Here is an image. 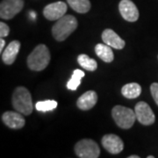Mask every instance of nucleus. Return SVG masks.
Returning <instances> with one entry per match:
<instances>
[{"instance_id": "1", "label": "nucleus", "mask_w": 158, "mask_h": 158, "mask_svg": "<svg viewBox=\"0 0 158 158\" xmlns=\"http://www.w3.org/2000/svg\"><path fill=\"white\" fill-rule=\"evenodd\" d=\"M50 59V52L48 47L44 44H40L27 57L28 68L34 71H41L48 67Z\"/></svg>"}, {"instance_id": "2", "label": "nucleus", "mask_w": 158, "mask_h": 158, "mask_svg": "<svg viewBox=\"0 0 158 158\" xmlns=\"http://www.w3.org/2000/svg\"><path fill=\"white\" fill-rule=\"evenodd\" d=\"M77 27V19L72 15H64L52 27L53 37L57 41H63Z\"/></svg>"}, {"instance_id": "3", "label": "nucleus", "mask_w": 158, "mask_h": 158, "mask_svg": "<svg viewBox=\"0 0 158 158\" xmlns=\"http://www.w3.org/2000/svg\"><path fill=\"white\" fill-rule=\"evenodd\" d=\"M12 106L22 113L23 115H30L33 112V101L29 90L23 87H17L12 94Z\"/></svg>"}, {"instance_id": "4", "label": "nucleus", "mask_w": 158, "mask_h": 158, "mask_svg": "<svg viewBox=\"0 0 158 158\" xmlns=\"http://www.w3.org/2000/svg\"><path fill=\"white\" fill-rule=\"evenodd\" d=\"M112 115L115 123L123 129L131 128L136 119L135 112L123 106H114L112 110Z\"/></svg>"}, {"instance_id": "5", "label": "nucleus", "mask_w": 158, "mask_h": 158, "mask_svg": "<svg viewBox=\"0 0 158 158\" xmlns=\"http://www.w3.org/2000/svg\"><path fill=\"white\" fill-rule=\"evenodd\" d=\"M76 155L80 158H98L100 148L96 142L90 139H83L75 145Z\"/></svg>"}, {"instance_id": "6", "label": "nucleus", "mask_w": 158, "mask_h": 158, "mask_svg": "<svg viewBox=\"0 0 158 158\" xmlns=\"http://www.w3.org/2000/svg\"><path fill=\"white\" fill-rule=\"evenodd\" d=\"M23 7V0H2L0 4V17L3 19H11L22 10Z\"/></svg>"}, {"instance_id": "7", "label": "nucleus", "mask_w": 158, "mask_h": 158, "mask_svg": "<svg viewBox=\"0 0 158 158\" xmlns=\"http://www.w3.org/2000/svg\"><path fill=\"white\" fill-rule=\"evenodd\" d=\"M136 119L144 126H150L155 123L156 116L151 107L146 102L141 101L137 103L135 107Z\"/></svg>"}, {"instance_id": "8", "label": "nucleus", "mask_w": 158, "mask_h": 158, "mask_svg": "<svg viewBox=\"0 0 158 158\" xmlns=\"http://www.w3.org/2000/svg\"><path fill=\"white\" fill-rule=\"evenodd\" d=\"M67 10L68 7L66 3L58 1L46 6L43 10V15L48 20H58L66 14Z\"/></svg>"}, {"instance_id": "9", "label": "nucleus", "mask_w": 158, "mask_h": 158, "mask_svg": "<svg viewBox=\"0 0 158 158\" xmlns=\"http://www.w3.org/2000/svg\"><path fill=\"white\" fill-rule=\"evenodd\" d=\"M118 11L122 18L127 21L135 22L139 19L138 8L131 0H121L118 4Z\"/></svg>"}, {"instance_id": "10", "label": "nucleus", "mask_w": 158, "mask_h": 158, "mask_svg": "<svg viewBox=\"0 0 158 158\" xmlns=\"http://www.w3.org/2000/svg\"><path fill=\"white\" fill-rule=\"evenodd\" d=\"M101 142L105 149L113 155H117L121 152L124 148L123 141L118 135L113 134L104 135V137L102 138Z\"/></svg>"}, {"instance_id": "11", "label": "nucleus", "mask_w": 158, "mask_h": 158, "mask_svg": "<svg viewBox=\"0 0 158 158\" xmlns=\"http://www.w3.org/2000/svg\"><path fill=\"white\" fill-rule=\"evenodd\" d=\"M2 120L5 124L12 129H20L26 124V120L22 113L19 112L8 111L2 115Z\"/></svg>"}, {"instance_id": "12", "label": "nucleus", "mask_w": 158, "mask_h": 158, "mask_svg": "<svg viewBox=\"0 0 158 158\" xmlns=\"http://www.w3.org/2000/svg\"><path fill=\"white\" fill-rule=\"evenodd\" d=\"M102 40L106 44L115 49H122L126 44L124 40L121 39L113 30L109 28L104 30L102 33Z\"/></svg>"}, {"instance_id": "13", "label": "nucleus", "mask_w": 158, "mask_h": 158, "mask_svg": "<svg viewBox=\"0 0 158 158\" xmlns=\"http://www.w3.org/2000/svg\"><path fill=\"white\" fill-rule=\"evenodd\" d=\"M98 101V95L94 90H88L84 93L77 101V106L80 110L88 111L95 106Z\"/></svg>"}, {"instance_id": "14", "label": "nucleus", "mask_w": 158, "mask_h": 158, "mask_svg": "<svg viewBox=\"0 0 158 158\" xmlns=\"http://www.w3.org/2000/svg\"><path fill=\"white\" fill-rule=\"evenodd\" d=\"M20 48V42L19 40H12L9 43V45L6 47V48L4 50V53L2 54V61L4 63L7 65H11L15 62L16 57L19 52Z\"/></svg>"}, {"instance_id": "15", "label": "nucleus", "mask_w": 158, "mask_h": 158, "mask_svg": "<svg viewBox=\"0 0 158 158\" xmlns=\"http://www.w3.org/2000/svg\"><path fill=\"white\" fill-rule=\"evenodd\" d=\"M95 53L98 56L105 62H112L114 59V55L110 46L107 44L98 43L95 47Z\"/></svg>"}, {"instance_id": "16", "label": "nucleus", "mask_w": 158, "mask_h": 158, "mask_svg": "<svg viewBox=\"0 0 158 158\" xmlns=\"http://www.w3.org/2000/svg\"><path fill=\"white\" fill-rule=\"evenodd\" d=\"M121 93L126 98L134 99L141 95V87L137 83H130L125 85L121 89Z\"/></svg>"}, {"instance_id": "17", "label": "nucleus", "mask_w": 158, "mask_h": 158, "mask_svg": "<svg viewBox=\"0 0 158 158\" xmlns=\"http://www.w3.org/2000/svg\"><path fill=\"white\" fill-rule=\"evenodd\" d=\"M69 6L78 13H86L90 11V0H67Z\"/></svg>"}, {"instance_id": "18", "label": "nucleus", "mask_w": 158, "mask_h": 158, "mask_svg": "<svg viewBox=\"0 0 158 158\" xmlns=\"http://www.w3.org/2000/svg\"><path fill=\"white\" fill-rule=\"evenodd\" d=\"M77 62L82 68L88 71H94L98 68V62L85 54L79 55L77 56Z\"/></svg>"}, {"instance_id": "19", "label": "nucleus", "mask_w": 158, "mask_h": 158, "mask_svg": "<svg viewBox=\"0 0 158 158\" xmlns=\"http://www.w3.org/2000/svg\"><path fill=\"white\" fill-rule=\"evenodd\" d=\"M85 77V72L81 69H75L73 74L71 76V78L69 79L67 83V88L70 90H76L81 84V80Z\"/></svg>"}, {"instance_id": "20", "label": "nucleus", "mask_w": 158, "mask_h": 158, "mask_svg": "<svg viewBox=\"0 0 158 158\" xmlns=\"http://www.w3.org/2000/svg\"><path fill=\"white\" fill-rule=\"evenodd\" d=\"M57 102L55 100H44V101H39L36 103L35 108L39 112H49L53 111L54 109L57 107Z\"/></svg>"}, {"instance_id": "21", "label": "nucleus", "mask_w": 158, "mask_h": 158, "mask_svg": "<svg viewBox=\"0 0 158 158\" xmlns=\"http://www.w3.org/2000/svg\"><path fill=\"white\" fill-rule=\"evenodd\" d=\"M150 91H151V95L154 100L158 106V83H153L152 85H150Z\"/></svg>"}, {"instance_id": "22", "label": "nucleus", "mask_w": 158, "mask_h": 158, "mask_svg": "<svg viewBox=\"0 0 158 158\" xmlns=\"http://www.w3.org/2000/svg\"><path fill=\"white\" fill-rule=\"evenodd\" d=\"M9 33H10V27L6 25V23H0V37L1 38L6 37V36H8Z\"/></svg>"}, {"instance_id": "23", "label": "nucleus", "mask_w": 158, "mask_h": 158, "mask_svg": "<svg viewBox=\"0 0 158 158\" xmlns=\"http://www.w3.org/2000/svg\"><path fill=\"white\" fill-rule=\"evenodd\" d=\"M6 45V41L4 38H1L0 39V52H3V49H4V47Z\"/></svg>"}, {"instance_id": "24", "label": "nucleus", "mask_w": 158, "mask_h": 158, "mask_svg": "<svg viewBox=\"0 0 158 158\" xmlns=\"http://www.w3.org/2000/svg\"><path fill=\"white\" fill-rule=\"evenodd\" d=\"M140 157V156H128V158H139Z\"/></svg>"}, {"instance_id": "25", "label": "nucleus", "mask_w": 158, "mask_h": 158, "mask_svg": "<svg viewBox=\"0 0 158 158\" xmlns=\"http://www.w3.org/2000/svg\"><path fill=\"white\" fill-rule=\"evenodd\" d=\"M32 16H33L34 19H35V13H34V12H31V17H32Z\"/></svg>"}, {"instance_id": "26", "label": "nucleus", "mask_w": 158, "mask_h": 158, "mask_svg": "<svg viewBox=\"0 0 158 158\" xmlns=\"http://www.w3.org/2000/svg\"><path fill=\"white\" fill-rule=\"evenodd\" d=\"M148 158H154V156H148Z\"/></svg>"}]
</instances>
